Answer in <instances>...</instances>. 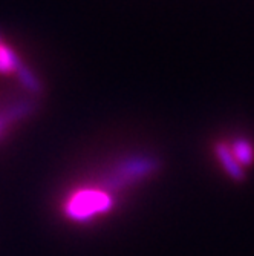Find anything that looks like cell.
<instances>
[{
	"instance_id": "5",
	"label": "cell",
	"mask_w": 254,
	"mask_h": 256,
	"mask_svg": "<svg viewBox=\"0 0 254 256\" xmlns=\"http://www.w3.org/2000/svg\"><path fill=\"white\" fill-rule=\"evenodd\" d=\"M233 154V156L236 158V161L239 162V164H251L253 160H254V149L251 146L250 142H247V140H236V142L233 143V148L230 149Z\"/></svg>"
},
{
	"instance_id": "1",
	"label": "cell",
	"mask_w": 254,
	"mask_h": 256,
	"mask_svg": "<svg viewBox=\"0 0 254 256\" xmlns=\"http://www.w3.org/2000/svg\"><path fill=\"white\" fill-rule=\"evenodd\" d=\"M113 198L101 190L84 189L72 194L64 204V214L74 221H87L110 210Z\"/></svg>"
},
{
	"instance_id": "2",
	"label": "cell",
	"mask_w": 254,
	"mask_h": 256,
	"mask_svg": "<svg viewBox=\"0 0 254 256\" xmlns=\"http://www.w3.org/2000/svg\"><path fill=\"white\" fill-rule=\"evenodd\" d=\"M155 166L149 160H136V161H129L124 162L120 168H117L113 176L109 180V186L113 189H120L127 182H132L138 178L146 176Z\"/></svg>"
},
{
	"instance_id": "3",
	"label": "cell",
	"mask_w": 254,
	"mask_h": 256,
	"mask_svg": "<svg viewBox=\"0 0 254 256\" xmlns=\"http://www.w3.org/2000/svg\"><path fill=\"white\" fill-rule=\"evenodd\" d=\"M216 155H218V158L221 160L224 169H225L230 175H232L235 180L242 181V180L245 178V174H244L241 164L236 161V158L233 156L232 150H230V148H228L227 144H224V143H222V144H218V146H216Z\"/></svg>"
},
{
	"instance_id": "4",
	"label": "cell",
	"mask_w": 254,
	"mask_h": 256,
	"mask_svg": "<svg viewBox=\"0 0 254 256\" xmlns=\"http://www.w3.org/2000/svg\"><path fill=\"white\" fill-rule=\"evenodd\" d=\"M0 72L2 74H17L18 71V60L2 38H0Z\"/></svg>"
}]
</instances>
